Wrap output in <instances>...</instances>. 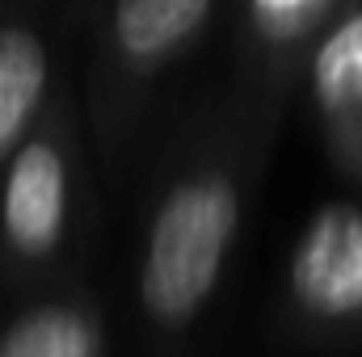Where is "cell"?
I'll list each match as a JSON object with an SVG mask.
<instances>
[{
  "instance_id": "277c9868",
  "label": "cell",
  "mask_w": 362,
  "mask_h": 357,
  "mask_svg": "<svg viewBox=\"0 0 362 357\" xmlns=\"http://www.w3.org/2000/svg\"><path fill=\"white\" fill-rule=\"evenodd\" d=\"M278 337L308 353H362V202H320L282 265Z\"/></svg>"
},
{
  "instance_id": "52a82bcc",
  "label": "cell",
  "mask_w": 362,
  "mask_h": 357,
  "mask_svg": "<svg viewBox=\"0 0 362 357\" xmlns=\"http://www.w3.org/2000/svg\"><path fill=\"white\" fill-rule=\"evenodd\" d=\"M64 30L59 0H0V164L68 80Z\"/></svg>"
},
{
  "instance_id": "6da1fadb",
  "label": "cell",
  "mask_w": 362,
  "mask_h": 357,
  "mask_svg": "<svg viewBox=\"0 0 362 357\" xmlns=\"http://www.w3.org/2000/svg\"><path fill=\"white\" fill-rule=\"evenodd\" d=\"M286 109L236 80L194 101L156 147L131 248L144 357H194L228 290Z\"/></svg>"
},
{
  "instance_id": "3957f363",
  "label": "cell",
  "mask_w": 362,
  "mask_h": 357,
  "mask_svg": "<svg viewBox=\"0 0 362 357\" xmlns=\"http://www.w3.org/2000/svg\"><path fill=\"white\" fill-rule=\"evenodd\" d=\"M228 0H101L89 21L85 131L101 173H122L165 76L219 25Z\"/></svg>"
},
{
  "instance_id": "5b68a950",
  "label": "cell",
  "mask_w": 362,
  "mask_h": 357,
  "mask_svg": "<svg viewBox=\"0 0 362 357\" xmlns=\"http://www.w3.org/2000/svg\"><path fill=\"white\" fill-rule=\"evenodd\" d=\"M320 152L337 177L362 185V0H350L303 55L299 89Z\"/></svg>"
},
{
  "instance_id": "9c48e42d",
  "label": "cell",
  "mask_w": 362,
  "mask_h": 357,
  "mask_svg": "<svg viewBox=\"0 0 362 357\" xmlns=\"http://www.w3.org/2000/svg\"><path fill=\"white\" fill-rule=\"evenodd\" d=\"M97 4H101V0H59V8H64V17H68V25H72V30H76V25H85V30H89Z\"/></svg>"
},
{
  "instance_id": "7a4b0ae2",
  "label": "cell",
  "mask_w": 362,
  "mask_h": 357,
  "mask_svg": "<svg viewBox=\"0 0 362 357\" xmlns=\"http://www.w3.org/2000/svg\"><path fill=\"white\" fill-rule=\"evenodd\" d=\"M89 131L64 80L0 164V286L17 298L85 277L93 214Z\"/></svg>"
},
{
  "instance_id": "8992f818",
  "label": "cell",
  "mask_w": 362,
  "mask_h": 357,
  "mask_svg": "<svg viewBox=\"0 0 362 357\" xmlns=\"http://www.w3.org/2000/svg\"><path fill=\"white\" fill-rule=\"evenodd\" d=\"M350 0H228L232 13V76L245 92L291 109L299 68L316 34Z\"/></svg>"
},
{
  "instance_id": "ba28073f",
  "label": "cell",
  "mask_w": 362,
  "mask_h": 357,
  "mask_svg": "<svg viewBox=\"0 0 362 357\" xmlns=\"http://www.w3.org/2000/svg\"><path fill=\"white\" fill-rule=\"evenodd\" d=\"M0 357H110L105 307L85 277L34 290L0 320Z\"/></svg>"
}]
</instances>
